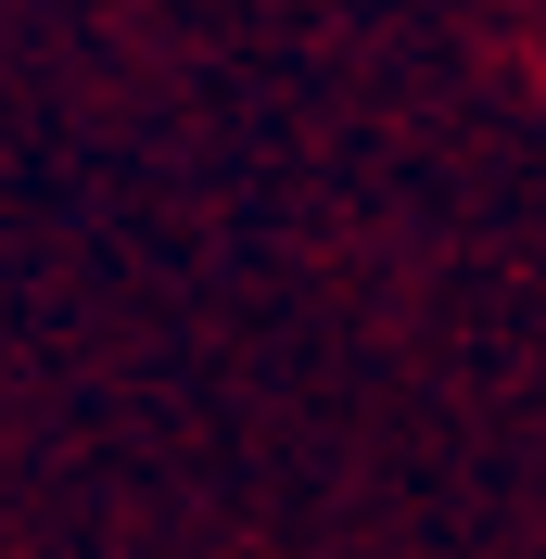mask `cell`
Instances as JSON below:
<instances>
[]
</instances>
